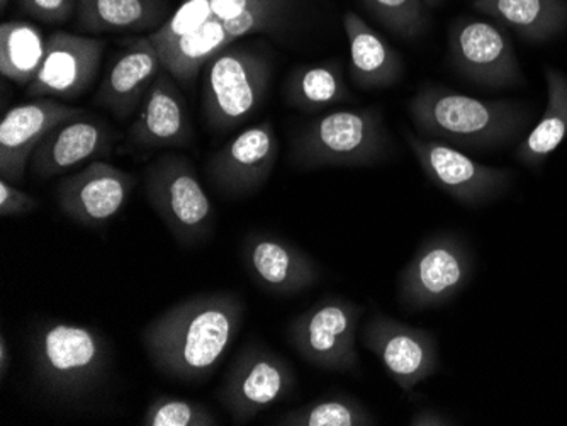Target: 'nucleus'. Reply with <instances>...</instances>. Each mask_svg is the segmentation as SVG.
Masks as SVG:
<instances>
[{
	"mask_svg": "<svg viewBox=\"0 0 567 426\" xmlns=\"http://www.w3.org/2000/svg\"><path fill=\"white\" fill-rule=\"evenodd\" d=\"M116 132L91 114L60 124L41 142L31 157V172L38 179H51L70 168L111 154Z\"/></svg>",
	"mask_w": 567,
	"mask_h": 426,
	"instance_id": "nucleus-20",
	"label": "nucleus"
},
{
	"mask_svg": "<svg viewBox=\"0 0 567 426\" xmlns=\"http://www.w3.org/2000/svg\"><path fill=\"white\" fill-rule=\"evenodd\" d=\"M48 38L28 21H6L0 27V73L21 87H28L40 72L47 55Z\"/></svg>",
	"mask_w": 567,
	"mask_h": 426,
	"instance_id": "nucleus-27",
	"label": "nucleus"
},
{
	"mask_svg": "<svg viewBox=\"0 0 567 426\" xmlns=\"http://www.w3.org/2000/svg\"><path fill=\"white\" fill-rule=\"evenodd\" d=\"M292 12L295 0H186L148 38L177 84L193 87L209 60L245 38L282 34Z\"/></svg>",
	"mask_w": 567,
	"mask_h": 426,
	"instance_id": "nucleus-1",
	"label": "nucleus"
},
{
	"mask_svg": "<svg viewBox=\"0 0 567 426\" xmlns=\"http://www.w3.org/2000/svg\"><path fill=\"white\" fill-rule=\"evenodd\" d=\"M31 352L38 383L63 399L91 394L110 364L106 340L82 324H43L34 333Z\"/></svg>",
	"mask_w": 567,
	"mask_h": 426,
	"instance_id": "nucleus-5",
	"label": "nucleus"
},
{
	"mask_svg": "<svg viewBox=\"0 0 567 426\" xmlns=\"http://www.w3.org/2000/svg\"><path fill=\"white\" fill-rule=\"evenodd\" d=\"M343 30L349 40L350 77L364 91L396 85L404 73L400 53L357 12L343 14Z\"/></svg>",
	"mask_w": 567,
	"mask_h": 426,
	"instance_id": "nucleus-22",
	"label": "nucleus"
},
{
	"mask_svg": "<svg viewBox=\"0 0 567 426\" xmlns=\"http://www.w3.org/2000/svg\"><path fill=\"white\" fill-rule=\"evenodd\" d=\"M473 250L455 233L430 235L401 270L398 301L408 311L444 306L464 291L474 276Z\"/></svg>",
	"mask_w": 567,
	"mask_h": 426,
	"instance_id": "nucleus-8",
	"label": "nucleus"
},
{
	"mask_svg": "<svg viewBox=\"0 0 567 426\" xmlns=\"http://www.w3.org/2000/svg\"><path fill=\"white\" fill-rule=\"evenodd\" d=\"M145 426H216L212 409L196 401L158 396L146 406L142 416Z\"/></svg>",
	"mask_w": 567,
	"mask_h": 426,
	"instance_id": "nucleus-30",
	"label": "nucleus"
},
{
	"mask_svg": "<svg viewBox=\"0 0 567 426\" xmlns=\"http://www.w3.org/2000/svg\"><path fill=\"white\" fill-rule=\"evenodd\" d=\"M291 364L262 343H250L235 359L219 386L223 408L235 425H247L295 391Z\"/></svg>",
	"mask_w": 567,
	"mask_h": 426,
	"instance_id": "nucleus-10",
	"label": "nucleus"
},
{
	"mask_svg": "<svg viewBox=\"0 0 567 426\" xmlns=\"http://www.w3.org/2000/svg\"><path fill=\"white\" fill-rule=\"evenodd\" d=\"M390 145L381 110H340L305 124L291 157L305 168L374 167L388 157Z\"/></svg>",
	"mask_w": 567,
	"mask_h": 426,
	"instance_id": "nucleus-4",
	"label": "nucleus"
},
{
	"mask_svg": "<svg viewBox=\"0 0 567 426\" xmlns=\"http://www.w3.org/2000/svg\"><path fill=\"white\" fill-rule=\"evenodd\" d=\"M408 113L423 138L471 152L506 148L527 132L534 117L525 104L486 101L442 85L420 89Z\"/></svg>",
	"mask_w": 567,
	"mask_h": 426,
	"instance_id": "nucleus-3",
	"label": "nucleus"
},
{
	"mask_svg": "<svg viewBox=\"0 0 567 426\" xmlns=\"http://www.w3.org/2000/svg\"><path fill=\"white\" fill-rule=\"evenodd\" d=\"M145 197L172 237L190 248L215 230V209L193 162L183 155H164L145 172Z\"/></svg>",
	"mask_w": 567,
	"mask_h": 426,
	"instance_id": "nucleus-7",
	"label": "nucleus"
},
{
	"mask_svg": "<svg viewBox=\"0 0 567 426\" xmlns=\"http://www.w3.org/2000/svg\"><path fill=\"white\" fill-rule=\"evenodd\" d=\"M282 426H372L375 416L352 396H333L313 401L280 416Z\"/></svg>",
	"mask_w": 567,
	"mask_h": 426,
	"instance_id": "nucleus-28",
	"label": "nucleus"
},
{
	"mask_svg": "<svg viewBox=\"0 0 567 426\" xmlns=\"http://www.w3.org/2000/svg\"><path fill=\"white\" fill-rule=\"evenodd\" d=\"M360 343L384 365L391 380L411 393L439 368V343L432 333L375 313L364 324Z\"/></svg>",
	"mask_w": 567,
	"mask_h": 426,
	"instance_id": "nucleus-13",
	"label": "nucleus"
},
{
	"mask_svg": "<svg viewBox=\"0 0 567 426\" xmlns=\"http://www.w3.org/2000/svg\"><path fill=\"white\" fill-rule=\"evenodd\" d=\"M449 62L473 84L509 89L525 84L517 52L503 27L487 19L462 15L449 30Z\"/></svg>",
	"mask_w": 567,
	"mask_h": 426,
	"instance_id": "nucleus-12",
	"label": "nucleus"
},
{
	"mask_svg": "<svg viewBox=\"0 0 567 426\" xmlns=\"http://www.w3.org/2000/svg\"><path fill=\"white\" fill-rule=\"evenodd\" d=\"M360 2L385 30L403 40H415L429 28V8L423 0H360Z\"/></svg>",
	"mask_w": 567,
	"mask_h": 426,
	"instance_id": "nucleus-29",
	"label": "nucleus"
},
{
	"mask_svg": "<svg viewBox=\"0 0 567 426\" xmlns=\"http://www.w3.org/2000/svg\"><path fill=\"white\" fill-rule=\"evenodd\" d=\"M38 208H40V200L18 189L16 184L6 179L0 180V216L2 218L28 215L37 211Z\"/></svg>",
	"mask_w": 567,
	"mask_h": 426,
	"instance_id": "nucleus-32",
	"label": "nucleus"
},
{
	"mask_svg": "<svg viewBox=\"0 0 567 426\" xmlns=\"http://www.w3.org/2000/svg\"><path fill=\"white\" fill-rule=\"evenodd\" d=\"M9 362H11V352H9L8 340L4 333L0 335V377L4 380L9 371Z\"/></svg>",
	"mask_w": 567,
	"mask_h": 426,
	"instance_id": "nucleus-34",
	"label": "nucleus"
},
{
	"mask_svg": "<svg viewBox=\"0 0 567 426\" xmlns=\"http://www.w3.org/2000/svg\"><path fill=\"white\" fill-rule=\"evenodd\" d=\"M411 426H449L455 425L454 419L435 408H422L411 416Z\"/></svg>",
	"mask_w": 567,
	"mask_h": 426,
	"instance_id": "nucleus-33",
	"label": "nucleus"
},
{
	"mask_svg": "<svg viewBox=\"0 0 567 426\" xmlns=\"http://www.w3.org/2000/svg\"><path fill=\"white\" fill-rule=\"evenodd\" d=\"M364 310L352 299L330 295L289 323L288 336L308 364L328 372L360 371L357 332Z\"/></svg>",
	"mask_w": 567,
	"mask_h": 426,
	"instance_id": "nucleus-9",
	"label": "nucleus"
},
{
	"mask_svg": "<svg viewBox=\"0 0 567 426\" xmlns=\"http://www.w3.org/2000/svg\"><path fill=\"white\" fill-rule=\"evenodd\" d=\"M423 2H425L429 9L441 8V6L444 4V0H423Z\"/></svg>",
	"mask_w": 567,
	"mask_h": 426,
	"instance_id": "nucleus-35",
	"label": "nucleus"
},
{
	"mask_svg": "<svg viewBox=\"0 0 567 426\" xmlns=\"http://www.w3.org/2000/svg\"><path fill=\"white\" fill-rule=\"evenodd\" d=\"M404 139L430 183L457 200L458 205L480 208L499 199L512 187L513 172L473 160L447 143L423 138L404 129Z\"/></svg>",
	"mask_w": 567,
	"mask_h": 426,
	"instance_id": "nucleus-11",
	"label": "nucleus"
},
{
	"mask_svg": "<svg viewBox=\"0 0 567 426\" xmlns=\"http://www.w3.org/2000/svg\"><path fill=\"white\" fill-rule=\"evenodd\" d=\"M84 114L85 110L51 97L31 98L6 111L0 121V177L21 184L41 142L60 124Z\"/></svg>",
	"mask_w": 567,
	"mask_h": 426,
	"instance_id": "nucleus-17",
	"label": "nucleus"
},
{
	"mask_svg": "<svg viewBox=\"0 0 567 426\" xmlns=\"http://www.w3.org/2000/svg\"><path fill=\"white\" fill-rule=\"evenodd\" d=\"M11 0H0V8L6 9Z\"/></svg>",
	"mask_w": 567,
	"mask_h": 426,
	"instance_id": "nucleus-36",
	"label": "nucleus"
},
{
	"mask_svg": "<svg viewBox=\"0 0 567 426\" xmlns=\"http://www.w3.org/2000/svg\"><path fill=\"white\" fill-rule=\"evenodd\" d=\"M241 252L251 279L272 294H299L320 281L315 260L277 235L254 231L245 238Z\"/></svg>",
	"mask_w": 567,
	"mask_h": 426,
	"instance_id": "nucleus-18",
	"label": "nucleus"
},
{
	"mask_svg": "<svg viewBox=\"0 0 567 426\" xmlns=\"http://www.w3.org/2000/svg\"><path fill=\"white\" fill-rule=\"evenodd\" d=\"M136 187L135 175L107 162H91L82 170L60 180V211L76 225L104 227L120 215Z\"/></svg>",
	"mask_w": 567,
	"mask_h": 426,
	"instance_id": "nucleus-15",
	"label": "nucleus"
},
{
	"mask_svg": "<svg viewBox=\"0 0 567 426\" xmlns=\"http://www.w3.org/2000/svg\"><path fill=\"white\" fill-rule=\"evenodd\" d=\"M240 43V41H238ZM231 44L204 66L203 111L213 132L244 124L266 98L272 59L266 48Z\"/></svg>",
	"mask_w": 567,
	"mask_h": 426,
	"instance_id": "nucleus-6",
	"label": "nucleus"
},
{
	"mask_svg": "<svg viewBox=\"0 0 567 426\" xmlns=\"http://www.w3.org/2000/svg\"><path fill=\"white\" fill-rule=\"evenodd\" d=\"M473 8L528 43H546L567 30V0H473Z\"/></svg>",
	"mask_w": 567,
	"mask_h": 426,
	"instance_id": "nucleus-24",
	"label": "nucleus"
},
{
	"mask_svg": "<svg viewBox=\"0 0 567 426\" xmlns=\"http://www.w3.org/2000/svg\"><path fill=\"white\" fill-rule=\"evenodd\" d=\"M286 101L302 113H320L352 97L339 62L299 65L286 81Z\"/></svg>",
	"mask_w": 567,
	"mask_h": 426,
	"instance_id": "nucleus-26",
	"label": "nucleus"
},
{
	"mask_svg": "<svg viewBox=\"0 0 567 426\" xmlns=\"http://www.w3.org/2000/svg\"><path fill=\"white\" fill-rule=\"evenodd\" d=\"M19 11L43 24H62L76 14L79 0H16Z\"/></svg>",
	"mask_w": 567,
	"mask_h": 426,
	"instance_id": "nucleus-31",
	"label": "nucleus"
},
{
	"mask_svg": "<svg viewBox=\"0 0 567 426\" xmlns=\"http://www.w3.org/2000/svg\"><path fill=\"white\" fill-rule=\"evenodd\" d=\"M244 320L245 301L237 292L190 295L146 324L143 349L168 380L196 383L215 371Z\"/></svg>",
	"mask_w": 567,
	"mask_h": 426,
	"instance_id": "nucleus-2",
	"label": "nucleus"
},
{
	"mask_svg": "<svg viewBox=\"0 0 567 426\" xmlns=\"http://www.w3.org/2000/svg\"><path fill=\"white\" fill-rule=\"evenodd\" d=\"M171 15L168 0H79L75 30L84 34H152Z\"/></svg>",
	"mask_w": 567,
	"mask_h": 426,
	"instance_id": "nucleus-23",
	"label": "nucleus"
},
{
	"mask_svg": "<svg viewBox=\"0 0 567 426\" xmlns=\"http://www.w3.org/2000/svg\"><path fill=\"white\" fill-rule=\"evenodd\" d=\"M546 111L515 149L518 162L534 170L543 167L567 138V75L546 66Z\"/></svg>",
	"mask_w": 567,
	"mask_h": 426,
	"instance_id": "nucleus-25",
	"label": "nucleus"
},
{
	"mask_svg": "<svg viewBox=\"0 0 567 426\" xmlns=\"http://www.w3.org/2000/svg\"><path fill=\"white\" fill-rule=\"evenodd\" d=\"M277 155L276 129L270 121H264L229 139L209 158V179L223 196H248L269 180Z\"/></svg>",
	"mask_w": 567,
	"mask_h": 426,
	"instance_id": "nucleus-16",
	"label": "nucleus"
},
{
	"mask_svg": "<svg viewBox=\"0 0 567 426\" xmlns=\"http://www.w3.org/2000/svg\"><path fill=\"white\" fill-rule=\"evenodd\" d=\"M126 139L133 148L142 149L187 146L193 139L186 103L167 70H162L143 98Z\"/></svg>",
	"mask_w": 567,
	"mask_h": 426,
	"instance_id": "nucleus-21",
	"label": "nucleus"
},
{
	"mask_svg": "<svg viewBox=\"0 0 567 426\" xmlns=\"http://www.w3.org/2000/svg\"><path fill=\"white\" fill-rule=\"evenodd\" d=\"M164 69L161 53L148 37L127 41L106 70L95 92V104L116 120H130L138 113L143 98Z\"/></svg>",
	"mask_w": 567,
	"mask_h": 426,
	"instance_id": "nucleus-19",
	"label": "nucleus"
},
{
	"mask_svg": "<svg viewBox=\"0 0 567 426\" xmlns=\"http://www.w3.org/2000/svg\"><path fill=\"white\" fill-rule=\"evenodd\" d=\"M106 41L87 34L55 31L48 38L47 55L34 81L25 87L31 98L75 101L94 84Z\"/></svg>",
	"mask_w": 567,
	"mask_h": 426,
	"instance_id": "nucleus-14",
	"label": "nucleus"
}]
</instances>
